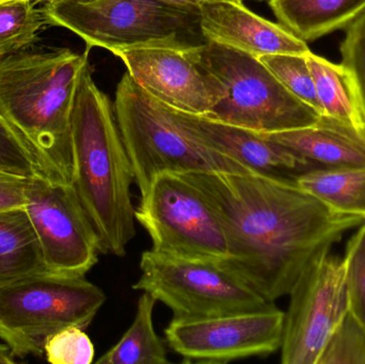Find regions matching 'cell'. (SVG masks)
Masks as SVG:
<instances>
[{"instance_id": "1", "label": "cell", "mask_w": 365, "mask_h": 364, "mask_svg": "<svg viewBox=\"0 0 365 364\" xmlns=\"http://www.w3.org/2000/svg\"><path fill=\"white\" fill-rule=\"evenodd\" d=\"M182 175L222 227L227 256L219 264L269 303L289 295L317 259L365 222L330 209L294 179L257 171Z\"/></svg>"}, {"instance_id": "2", "label": "cell", "mask_w": 365, "mask_h": 364, "mask_svg": "<svg viewBox=\"0 0 365 364\" xmlns=\"http://www.w3.org/2000/svg\"><path fill=\"white\" fill-rule=\"evenodd\" d=\"M72 186L100 241L101 254L124 256L136 235L130 187L134 172L113 103L83 64L72 110Z\"/></svg>"}, {"instance_id": "3", "label": "cell", "mask_w": 365, "mask_h": 364, "mask_svg": "<svg viewBox=\"0 0 365 364\" xmlns=\"http://www.w3.org/2000/svg\"><path fill=\"white\" fill-rule=\"evenodd\" d=\"M89 49L28 48L0 59V115L17 130L47 179L72 184V110Z\"/></svg>"}, {"instance_id": "4", "label": "cell", "mask_w": 365, "mask_h": 364, "mask_svg": "<svg viewBox=\"0 0 365 364\" xmlns=\"http://www.w3.org/2000/svg\"><path fill=\"white\" fill-rule=\"evenodd\" d=\"M113 108L140 196L165 172H255L208 145L128 72L118 83Z\"/></svg>"}, {"instance_id": "5", "label": "cell", "mask_w": 365, "mask_h": 364, "mask_svg": "<svg viewBox=\"0 0 365 364\" xmlns=\"http://www.w3.org/2000/svg\"><path fill=\"white\" fill-rule=\"evenodd\" d=\"M214 87L216 103L208 119L261 134L308 128L321 115L296 98L259 59L207 42L187 51Z\"/></svg>"}, {"instance_id": "6", "label": "cell", "mask_w": 365, "mask_h": 364, "mask_svg": "<svg viewBox=\"0 0 365 364\" xmlns=\"http://www.w3.org/2000/svg\"><path fill=\"white\" fill-rule=\"evenodd\" d=\"M47 26L66 28L88 48L113 53L136 47L188 51L207 43L200 26V8L162 0H90L45 2Z\"/></svg>"}, {"instance_id": "7", "label": "cell", "mask_w": 365, "mask_h": 364, "mask_svg": "<svg viewBox=\"0 0 365 364\" xmlns=\"http://www.w3.org/2000/svg\"><path fill=\"white\" fill-rule=\"evenodd\" d=\"M106 299L85 277L43 271L15 280L0 288V339L17 358L42 356L59 331H86Z\"/></svg>"}, {"instance_id": "8", "label": "cell", "mask_w": 365, "mask_h": 364, "mask_svg": "<svg viewBox=\"0 0 365 364\" xmlns=\"http://www.w3.org/2000/svg\"><path fill=\"white\" fill-rule=\"evenodd\" d=\"M135 291L166 305L175 318H201L265 309L269 303L216 262L171 258L150 249Z\"/></svg>"}, {"instance_id": "9", "label": "cell", "mask_w": 365, "mask_h": 364, "mask_svg": "<svg viewBox=\"0 0 365 364\" xmlns=\"http://www.w3.org/2000/svg\"><path fill=\"white\" fill-rule=\"evenodd\" d=\"M135 217L158 254L216 263L227 259V239L218 218L200 190L179 173L158 175L141 196Z\"/></svg>"}, {"instance_id": "10", "label": "cell", "mask_w": 365, "mask_h": 364, "mask_svg": "<svg viewBox=\"0 0 365 364\" xmlns=\"http://www.w3.org/2000/svg\"><path fill=\"white\" fill-rule=\"evenodd\" d=\"M344 258L326 252L289 292L284 312L281 363L319 364L334 333L349 316Z\"/></svg>"}, {"instance_id": "11", "label": "cell", "mask_w": 365, "mask_h": 364, "mask_svg": "<svg viewBox=\"0 0 365 364\" xmlns=\"http://www.w3.org/2000/svg\"><path fill=\"white\" fill-rule=\"evenodd\" d=\"M25 212L47 271L85 277L98 262L100 241L72 184L30 179Z\"/></svg>"}, {"instance_id": "12", "label": "cell", "mask_w": 365, "mask_h": 364, "mask_svg": "<svg viewBox=\"0 0 365 364\" xmlns=\"http://www.w3.org/2000/svg\"><path fill=\"white\" fill-rule=\"evenodd\" d=\"M284 312L276 305L210 318L173 316L165 337L185 363H227L268 356L282 344Z\"/></svg>"}, {"instance_id": "13", "label": "cell", "mask_w": 365, "mask_h": 364, "mask_svg": "<svg viewBox=\"0 0 365 364\" xmlns=\"http://www.w3.org/2000/svg\"><path fill=\"white\" fill-rule=\"evenodd\" d=\"M133 80L173 110L205 117L216 103L214 87L187 51L168 47L118 49Z\"/></svg>"}, {"instance_id": "14", "label": "cell", "mask_w": 365, "mask_h": 364, "mask_svg": "<svg viewBox=\"0 0 365 364\" xmlns=\"http://www.w3.org/2000/svg\"><path fill=\"white\" fill-rule=\"evenodd\" d=\"M200 26L207 42L225 45L255 58L276 53L306 55L310 51L307 42L287 28L255 14L237 2L202 4Z\"/></svg>"}, {"instance_id": "15", "label": "cell", "mask_w": 365, "mask_h": 364, "mask_svg": "<svg viewBox=\"0 0 365 364\" xmlns=\"http://www.w3.org/2000/svg\"><path fill=\"white\" fill-rule=\"evenodd\" d=\"M177 111V110H175ZM182 123L221 153L257 172L294 179L321 166L261 132L177 111Z\"/></svg>"}, {"instance_id": "16", "label": "cell", "mask_w": 365, "mask_h": 364, "mask_svg": "<svg viewBox=\"0 0 365 364\" xmlns=\"http://www.w3.org/2000/svg\"><path fill=\"white\" fill-rule=\"evenodd\" d=\"M264 135L321 167L365 165V135L328 118L308 128Z\"/></svg>"}, {"instance_id": "17", "label": "cell", "mask_w": 365, "mask_h": 364, "mask_svg": "<svg viewBox=\"0 0 365 364\" xmlns=\"http://www.w3.org/2000/svg\"><path fill=\"white\" fill-rule=\"evenodd\" d=\"M279 24L304 42L345 29L365 11V0H269Z\"/></svg>"}, {"instance_id": "18", "label": "cell", "mask_w": 365, "mask_h": 364, "mask_svg": "<svg viewBox=\"0 0 365 364\" xmlns=\"http://www.w3.org/2000/svg\"><path fill=\"white\" fill-rule=\"evenodd\" d=\"M319 100L321 117L365 135V106L355 77L346 66L307 53Z\"/></svg>"}, {"instance_id": "19", "label": "cell", "mask_w": 365, "mask_h": 364, "mask_svg": "<svg viewBox=\"0 0 365 364\" xmlns=\"http://www.w3.org/2000/svg\"><path fill=\"white\" fill-rule=\"evenodd\" d=\"M47 271L38 239L25 209L0 213V288Z\"/></svg>"}, {"instance_id": "20", "label": "cell", "mask_w": 365, "mask_h": 364, "mask_svg": "<svg viewBox=\"0 0 365 364\" xmlns=\"http://www.w3.org/2000/svg\"><path fill=\"white\" fill-rule=\"evenodd\" d=\"M295 181L330 209L365 219V165L321 167Z\"/></svg>"}, {"instance_id": "21", "label": "cell", "mask_w": 365, "mask_h": 364, "mask_svg": "<svg viewBox=\"0 0 365 364\" xmlns=\"http://www.w3.org/2000/svg\"><path fill=\"white\" fill-rule=\"evenodd\" d=\"M156 301L143 292L137 305L133 324L108 352L96 360L98 364H166V348L154 329L153 312Z\"/></svg>"}, {"instance_id": "22", "label": "cell", "mask_w": 365, "mask_h": 364, "mask_svg": "<svg viewBox=\"0 0 365 364\" xmlns=\"http://www.w3.org/2000/svg\"><path fill=\"white\" fill-rule=\"evenodd\" d=\"M40 0H6L0 2V59L31 48L47 26Z\"/></svg>"}, {"instance_id": "23", "label": "cell", "mask_w": 365, "mask_h": 364, "mask_svg": "<svg viewBox=\"0 0 365 364\" xmlns=\"http://www.w3.org/2000/svg\"><path fill=\"white\" fill-rule=\"evenodd\" d=\"M259 59L293 95L312 107L321 115L307 53H276L261 56Z\"/></svg>"}, {"instance_id": "24", "label": "cell", "mask_w": 365, "mask_h": 364, "mask_svg": "<svg viewBox=\"0 0 365 364\" xmlns=\"http://www.w3.org/2000/svg\"><path fill=\"white\" fill-rule=\"evenodd\" d=\"M343 258L349 314L365 331V222L356 229Z\"/></svg>"}, {"instance_id": "25", "label": "cell", "mask_w": 365, "mask_h": 364, "mask_svg": "<svg viewBox=\"0 0 365 364\" xmlns=\"http://www.w3.org/2000/svg\"><path fill=\"white\" fill-rule=\"evenodd\" d=\"M0 173L32 179L42 169L19 132L0 115Z\"/></svg>"}, {"instance_id": "26", "label": "cell", "mask_w": 365, "mask_h": 364, "mask_svg": "<svg viewBox=\"0 0 365 364\" xmlns=\"http://www.w3.org/2000/svg\"><path fill=\"white\" fill-rule=\"evenodd\" d=\"M44 355L49 363L90 364L93 363L96 350L83 329L68 327L49 338Z\"/></svg>"}, {"instance_id": "27", "label": "cell", "mask_w": 365, "mask_h": 364, "mask_svg": "<svg viewBox=\"0 0 365 364\" xmlns=\"http://www.w3.org/2000/svg\"><path fill=\"white\" fill-rule=\"evenodd\" d=\"M319 364H365V331L349 314L330 340Z\"/></svg>"}, {"instance_id": "28", "label": "cell", "mask_w": 365, "mask_h": 364, "mask_svg": "<svg viewBox=\"0 0 365 364\" xmlns=\"http://www.w3.org/2000/svg\"><path fill=\"white\" fill-rule=\"evenodd\" d=\"M344 30L341 45L342 64L355 77L365 106V11Z\"/></svg>"}, {"instance_id": "29", "label": "cell", "mask_w": 365, "mask_h": 364, "mask_svg": "<svg viewBox=\"0 0 365 364\" xmlns=\"http://www.w3.org/2000/svg\"><path fill=\"white\" fill-rule=\"evenodd\" d=\"M30 179L0 173V213L25 209Z\"/></svg>"}, {"instance_id": "30", "label": "cell", "mask_w": 365, "mask_h": 364, "mask_svg": "<svg viewBox=\"0 0 365 364\" xmlns=\"http://www.w3.org/2000/svg\"><path fill=\"white\" fill-rule=\"evenodd\" d=\"M169 4H179V6H190V8H200L202 4H212V2L232 1L242 4V0H162Z\"/></svg>"}, {"instance_id": "31", "label": "cell", "mask_w": 365, "mask_h": 364, "mask_svg": "<svg viewBox=\"0 0 365 364\" xmlns=\"http://www.w3.org/2000/svg\"><path fill=\"white\" fill-rule=\"evenodd\" d=\"M15 355L6 344H0V364H14Z\"/></svg>"}, {"instance_id": "32", "label": "cell", "mask_w": 365, "mask_h": 364, "mask_svg": "<svg viewBox=\"0 0 365 364\" xmlns=\"http://www.w3.org/2000/svg\"><path fill=\"white\" fill-rule=\"evenodd\" d=\"M45 2H59V1H68V2H85L90 1V0H44Z\"/></svg>"}, {"instance_id": "33", "label": "cell", "mask_w": 365, "mask_h": 364, "mask_svg": "<svg viewBox=\"0 0 365 364\" xmlns=\"http://www.w3.org/2000/svg\"><path fill=\"white\" fill-rule=\"evenodd\" d=\"M255 1H259V2H262V1H269V0H255Z\"/></svg>"}, {"instance_id": "34", "label": "cell", "mask_w": 365, "mask_h": 364, "mask_svg": "<svg viewBox=\"0 0 365 364\" xmlns=\"http://www.w3.org/2000/svg\"><path fill=\"white\" fill-rule=\"evenodd\" d=\"M1 1H6V0H0V2H1Z\"/></svg>"}, {"instance_id": "35", "label": "cell", "mask_w": 365, "mask_h": 364, "mask_svg": "<svg viewBox=\"0 0 365 364\" xmlns=\"http://www.w3.org/2000/svg\"><path fill=\"white\" fill-rule=\"evenodd\" d=\"M40 1H44V0H40Z\"/></svg>"}]
</instances>
